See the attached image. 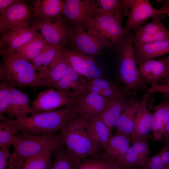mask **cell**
Masks as SVG:
<instances>
[{
    "label": "cell",
    "mask_w": 169,
    "mask_h": 169,
    "mask_svg": "<svg viewBox=\"0 0 169 169\" xmlns=\"http://www.w3.org/2000/svg\"><path fill=\"white\" fill-rule=\"evenodd\" d=\"M11 154L8 147H0V169H8V160Z\"/></svg>",
    "instance_id": "7bdbcfd3"
},
{
    "label": "cell",
    "mask_w": 169,
    "mask_h": 169,
    "mask_svg": "<svg viewBox=\"0 0 169 169\" xmlns=\"http://www.w3.org/2000/svg\"><path fill=\"white\" fill-rule=\"evenodd\" d=\"M65 0H38L33 5L32 10L36 17L55 19L61 17Z\"/></svg>",
    "instance_id": "d4e9b609"
},
{
    "label": "cell",
    "mask_w": 169,
    "mask_h": 169,
    "mask_svg": "<svg viewBox=\"0 0 169 169\" xmlns=\"http://www.w3.org/2000/svg\"><path fill=\"white\" fill-rule=\"evenodd\" d=\"M137 65L147 60L169 54V41H163L133 46Z\"/></svg>",
    "instance_id": "44dd1931"
},
{
    "label": "cell",
    "mask_w": 169,
    "mask_h": 169,
    "mask_svg": "<svg viewBox=\"0 0 169 169\" xmlns=\"http://www.w3.org/2000/svg\"><path fill=\"white\" fill-rule=\"evenodd\" d=\"M68 66L64 49L62 48L57 51L54 58L47 69L42 72H38L39 75L54 87L65 76Z\"/></svg>",
    "instance_id": "603a6c76"
},
{
    "label": "cell",
    "mask_w": 169,
    "mask_h": 169,
    "mask_svg": "<svg viewBox=\"0 0 169 169\" xmlns=\"http://www.w3.org/2000/svg\"><path fill=\"white\" fill-rule=\"evenodd\" d=\"M0 81L5 80L6 79L5 74L4 70L3 64L1 65L0 67Z\"/></svg>",
    "instance_id": "816d5d0a"
},
{
    "label": "cell",
    "mask_w": 169,
    "mask_h": 169,
    "mask_svg": "<svg viewBox=\"0 0 169 169\" xmlns=\"http://www.w3.org/2000/svg\"><path fill=\"white\" fill-rule=\"evenodd\" d=\"M54 161L50 169H74L76 163L73 156L64 146L61 145L54 151Z\"/></svg>",
    "instance_id": "4dcf8cb0"
},
{
    "label": "cell",
    "mask_w": 169,
    "mask_h": 169,
    "mask_svg": "<svg viewBox=\"0 0 169 169\" xmlns=\"http://www.w3.org/2000/svg\"><path fill=\"white\" fill-rule=\"evenodd\" d=\"M5 80L11 95L10 104L5 113L10 119L27 118L28 114L33 113L30 106L29 94L22 92Z\"/></svg>",
    "instance_id": "2e32d148"
},
{
    "label": "cell",
    "mask_w": 169,
    "mask_h": 169,
    "mask_svg": "<svg viewBox=\"0 0 169 169\" xmlns=\"http://www.w3.org/2000/svg\"><path fill=\"white\" fill-rule=\"evenodd\" d=\"M95 1L98 6L96 12L112 15L122 20L125 11L123 0H97Z\"/></svg>",
    "instance_id": "f546056e"
},
{
    "label": "cell",
    "mask_w": 169,
    "mask_h": 169,
    "mask_svg": "<svg viewBox=\"0 0 169 169\" xmlns=\"http://www.w3.org/2000/svg\"><path fill=\"white\" fill-rule=\"evenodd\" d=\"M75 169H98L97 160L81 161Z\"/></svg>",
    "instance_id": "f6af8a7d"
},
{
    "label": "cell",
    "mask_w": 169,
    "mask_h": 169,
    "mask_svg": "<svg viewBox=\"0 0 169 169\" xmlns=\"http://www.w3.org/2000/svg\"><path fill=\"white\" fill-rule=\"evenodd\" d=\"M0 147L12 145L15 134L7 117L0 116Z\"/></svg>",
    "instance_id": "836d02e7"
},
{
    "label": "cell",
    "mask_w": 169,
    "mask_h": 169,
    "mask_svg": "<svg viewBox=\"0 0 169 169\" xmlns=\"http://www.w3.org/2000/svg\"><path fill=\"white\" fill-rule=\"evenodd\" d=\"M120 169H137L136 168L133 167V166H127L123 167L120 168Z\"/></svg>",
    "instance_id": "f5cc1de1"
},
{
    "label": "cell",
    "mask_w": 169,
    "mask_h": 169,
    "mask_svg": "<svg viewBox=\"0 0 169 169\" xmlns=\"http://www.w3.org/2000/svg\"><path fill=\"white\" fill-rule=\"evenodd\" d=\"M83 76L87 80L100 78L102 72L92 56L85 55L83 67Z\"/></svg>",
    "instance_id": "d590c367"
},
{
    "label": "cell",
    "mask_w": 169,
    "mask_h": 169,
    "mask_svg": "<svg viewBox=\"0 0 169 169\" xmlns=\"http://www.w3.org/2000/svg\"><path fill=\"white\" fill-rule=\"evenodd\" d=\"M122 21L112 15L96 12L85 27L88 32L96 37L103 46L114 47L117 49L129 33L124 31Z\"/></svg>",
    "instance_id": "5b68a950"
},
{
    "label": "cell",
    "mask_w": 169,
    "mask_h": 169,
    "mask_svg": "<svg viewBox=\"0 0 169 169\" xmlns=\"http://www.w3.org/2000/svg\"><path fill=\"white\" fill-rule=\"evenodd\" d=\"M69 42L74 50L82 54L92 56L99 54L103 46L95 36L86 32L82 27H69Z\"/></svg>",
    "instance_id": "7c38bea8"
},
{
    "label": "cell",
    "mask_w": 169,
    "mask_h": 169,
    "mask_svg": "<svg viewBox=\"0 0 169 169\" xmlns=\"http://www.w3.org/2000/svg\"><path fill=\"white\" fill-rule=\"evenodd\" d=\"M89 135L97 149L104 148L111 137L112 133L106 124L97 116L86 120Z\"/></svg>",
    "instance_id": "484cf974"
},
{
    "label": "cell",
    "mask_w": 169,
    "mask_h": 169,
    "mask_svg": "<svg viewBox=\"0 0 169 169\" xmlns=\"http://www.w3.org/2000/svg\"><path fill=\"white\" fill-rule=\"evenodd\" d=\"M107 169H120L112 161L106 159L104 160Z\"/></svg>",
    "instance_id": "c3c4849f"
},
{
    "label": "cell",
    "mask_w": 169,
    "mask_h": 169,
    "mask_svg": "<svg viewBox=\"0 0 169 169\" xmlns=\"http://www.w3.org/2000/svg\"><path fill=\"white\" fill-rule=\"evenodd\" d=\"M130 10L125 27L126 33L135 31L150 18L161 13L148 0H130ZM163 14V13H162Z\"/></svg>",
    "instance_id": "4fadbf2b"
},
{
    "label": "cell",
    "mask_w": 169,
    "mask_h": 169,
    "mask_svg": "<svg viewBox=\"0 0 169 169\" xmlns=\"http://www.w3.org/2000/svg\"><path fill=\"white\" fill-rule=\"evenodd\" d=\"M32 12L28 4L22 0L3 10L0 13V35L15 28L30 26L33 19Z\"/></svg>",
    "instance_id": "ba28073f"
},
{
    "label": "cell",
    "mask_w": 169,
    "mask_h": 169,
    "mask_svg": "<svg viewBox=\"0 0 169 169\" xmlns=\"http://www.w3.org/2000/svg\"><path fill=\"white\" fill-rule=\"evenodd\" d=\"M61 145L59 134L18 132L12 144L14 150L8 160V169H22L26 161L49 151H54Z\"/></svg>",
    "instance_id": "7a4b0ae2"
},
{
    "label": "cell",
    "mask_w": 169,
    "mask_h": 169,
    "mask_svg": "<svg viewBox=\"0 0 169 169\" xmlns=\"http://www.w3.org/2000/svg\"><path fill=\"white\" fill-rule=\"evenodd\" d=\"M150 153L147 138L137 141L130 147L118 167L121 168L127 166H143Z\"/></svg>",
    "instance_id": "d6986e66"
},
{
    "label": "cell",
    "mask_w": 169,
    "mask_h": 169,
    "mask_svg": "<svg viewBox=\"0 0 169 169\" xmlns=\"http://www.w3.org/2000/svg\"><path fill=\"white\" fill-rule=\"evenodd\" d=\"M3 65L7 81L20 89L25 87H46L52 84L41 78L32 64L15 53L3 55Z\"/></svg>",
    "instance_id": "277c9868"
},
{
    "label": "cell",
    "mask_w": 169,
    "mask_h": 169,
    "mask_svg": "<svg viewBox=\"0 0 169 169\" xmlns=\"http://www.w3.org/2000/svg\"><path fill=\"white\" fill-rule=\"evenodd\" d=\"M138 68L142 79L151 86L157 85L169 77V69L165 59L146 60L140 64Z\"/></svg>",
    "instance_id": "e0dca14e"
},
{
    "label": "cell",
    "mask_w": 169,
    "mask_h": 169,
    "mask_svg": "<svg viewBox=\"0 0 169 169\" xmlns=\"http://www.w3.org/2000/svg\"><path fill=\"white\" fill-rule=\"evenodd\" d=\"M59 135L62 145L75 160L76 168L97 150L88 133L86 120L78 115L63 127Z\"/></svg>",
    "instance_id": "3957f363"
},
{
    "label": "cell",
    "mask_w": 169,
    "mask_h": 169,
    "mask_svg": "<svg viewBox=\"0 0 169 169\" xmlns=\"http://www.w3.org/2000/svg\"><path fill=\"white\" fill-rule=\"evenodd\" d=\"M159 9L161 13L166 14L169 17V1H163L162 6Z\"/></svg>",
    "instance_id": "7dc6e473"
},
{
    "label": "cell",
    "mask_w": 169,
    "mask_h": 169,
    "mask_svg": "<svg viewBox=\"0 0 169 169\" xmlns=\"http://www.w3.org/2000/svg\"><path fill=\"white\" fill-rule=\"evenodd\" d=\"M88 83L102 89L112 88L116 87L110 82L100 77L90 80H88Z\"/></svg>",
    "instance_id": "b9f144b4"
},
{
    "label": "cell",
    "mask_w": 169,
    "mask_h": 169,
    "mask_svg": "<svg viewBox=\"0 0 169 169\" xmlns=\"http://www.w3.org/2000/svg\"><path fill=\"white\" fill-rule=\"evenodd\" d=\"M75 101V98L69 96L64 92L50 88L41 91L32 102L31 108L32 113L49 111L74 104Z\"/></svg>",
    "instance_id": "30bf717a"
},
{
    "label": "cell",
    "mask_w": 169,
    "mask_h": 169,
    "mask_svg": "<svg viewBox=\"0 0 169 169\" xmlns=\"http://www.w3.org/2000/svg\"><path fill=\"white\" fill-rule=\"evenodd\" d=\"M140 104V101L128 100L115 125L116 133L131 137L134 129L136 116Z\"/></svg>",
    "instance_id": "cb8c5ba5"
},
{
    "label": "cell",
    "mask_w": 169,
    "mask_h": 169,
    "mask_svg": "<svg viewBox=\"0 0 169 169\" xmlns=\"http://www.w3.org/2000/svg\"><path fill=\"white\" fill-rule=\"evenodd\" d=\"M131 141L130 137L115 133L103 148L107 159L118 167L130 147Z\"/></svg>",
    "instance_id": "ffe728a7"
},
{
    "label": "cell",
    "mask_w": 169,
    "mask_h": 169,
    "mask_svg": "<svg viewBox=\"0 0 169 169\" xmlns=\"http://www.w3.org/2000/svg\"><path fill=\"white\" fill-rule=\"evenodd\" d=\"M155 125L153 130L154 141H161L169 120V101L164 102L155 108L153 114Z\"/></svg>",
    "instance_id": "4316f807"
},
{
    "label": "cell",
    "mask_w": 169,
    "mask_h": 169,
    "mask_svg": "<svg viewBox=\"0 0 169 169\" xmlns=\"http://www.w3.org/2000/svg\"><path fill=\"white\" fill-rule=\"evenodd\" d=\"M165 142H169V120L167 125L164 135Z\"/></svg>",
    "instance_id": "681fc988"
},
{
    "label": "cell",
    "mask_w": 169,
    "mask_h": 169,
    "mask_svg": "<svg viewBox=\"0 0 169 169\" xmlns=\"http://www.w3.org/2000/svg\"><path fill=\"white\" fill-rule=\"evenodd\" d=\"M166 167L169 169V142L165 144L161 151L158 153Z\"/></svg>",
    "instance_id": "ee69618b"
},
{
    "label": "cell",
    "mask_w": 169,
    "mask_h": 169,
    "mask_svg": "<svg viewBox=\"0 0 169 169\" xmlns=\"http://www.w3.org/2000/svg\"><path fill=\"white\" fill-rule=\"evenodd\" d=\"M78 115L74 104L47 112L32 113L27 118L18 120L7 117L15 134H54Z\"/></svg>",
    "instance_id": "6da1fadb"
},
{
    "label": "cell",
    "mask_w": 169,
    "mask_h": 169,
    "mask_svg": "<svg viewBox=\"0 0 169 169\" xmlns=\"http://www.w3.org/2000/svg\"><path fill=\"white\" fill-rule=\"evenodd\" d=\"M165 59L169 68V56Z\"/></svg>",
    "instance_id": "db71d44e"
},
{
    "label": "cell",
    "mask_w": 169,
    "mask_h": 169,
    "mask_svg": "<svg viewBox=\"0 0 169 169\" xmlns=\"http://www.w3.org/2000/svg\"><path fill=\"white\" fill-rule=\"evenodd\" d=\"M19 0H0V13L18 2Z\"/></svg>",
    "instance_id": "bcb514c9"
},
{
    "label": "cell",
    "mask_w": 169,
    "mask_h": 169,
    "mask_svg": "<svg viewBox=\"0 0 169 169\" xmlns=\"http://www.w3.org/2000/svg\"><path fill=\"white\" fill-rule=\"evenodd\" d=\"M49 151L26 161L22 169H50L53 164L52 153Z\"/></svg>",
    "instance_id": "1f68e13d"
},
{
    "label": "cell",
    "mask_w": 169,
    "mask_h": 169,
    "mask_svg": "<svg viewBox=\"0 0 169 169\" xmlns=\"http://www.w3.org/2000/svg\"><path fill=\"white\" fill-rule=\"evenodd\" d=\"M64 52L69 65L77 73L83 76V67L85 55L74 50L65 49Z\"/></svg>",
    "instance_id": "e575fe53"
},
{
    "label": "cell",
    "mask_w": 169,
    "mask_h": 169,
    "mask_svg": "<svg viewBox=\"0 0 169 169\" xmlns=\"http://www.w3.org/2000/svg\"><path fill=\"white\" fill-rule=\"evenodd\" d=\"M165 14H160L152 18V21L135 30V34H150L156 33L166 28L161 22Z\"/></svg>",
    "instance_id": "8d00e7d4"
},
{
    "label": "cell",
    "mask_w": 169,
    "mask_h": 169,
    "mask_svg": "<svg viewBox=\"0 0 169 169\" xmlns=\"http://www.w3.org/2000/svg\"><path fill=\"white\" fill-rule=\"evenodd\" d=\"M134 35L129 33L124 43L117 49L120 54V76L126 91L146 87L137 66L134 51Z\"/></svg>",
    "instance_id": "8992f818"
},
{
    "label": "cell",
    "mask_w": 169,
    "mask_h": 169,
    "mask_svg": "<svg viewBox=\"0 0 169 169\" xmlns=\"http://www.w3.org/2000/svg\"><path fill=\"white\" fill-rule=\"evenodd\" d=\"M46 42L39 32L33 38L19 48L15 53L31 62L41 51Z\"/></svg>",
    "instance_id": "83f0119b"
},
{
    "label": "cell",
    "mask_w": 169,
    "mask_h": 169,
    "mask_svg": "<svg viewBox=\"0 0 169 169\" xmlns=\"http://www.w3.org/2000/svg\"><path fill=\"white\" fill-rule=\"evenodd\" d=\"M150 94L147 92L140 101V105L136 116L134 130L131 136V141L133 143L146 138L154 127V115L149 111L147 107V101Z\"/></svg>",
    "instance_id": "5bb4252c"
},
{
    "label": "cell",
    "mask_w": 169,
    "mask_h": 169,
    "mask_svg": "<svg viewBox=\"0 0 169 169\" xmlns=\"http://www.w3.org/2000/svg\"><path fill=\"white\" fill-rule=\"evenodd\" d=\"M31 26L15 28L1 36L0 54L2 56L15 53L20 47L32 39L39 33Z\"/></svg>",
    "instance_id": "8fae6325"
},
{
    "label": "cell",
    "mask_w": 169,
    "mask_h": 169,
    "mask_svg": "<svg viewBox=\"0 0 169 169\" xmlns=\"http://www.w3.org/2000/svg\"><path fill=\"white\" fill-rule=\"evenodd\" d=\"M128 101L125 92L110 99L104 110L98 116L106 124L112 133Z\"/></svg>",
    "instance_id": "7402d4cb"
},
{
    "label": "cell",
    "mask_w": 169,
    "mask_h": 169,
    "mask_svg": "<svg viewBox=\"0 0 169 169\" xmlns=\"http://www.w3.org/2000/svg\"><path fill=\"white\" fill-rule=\"evenodd\" d=\"M110 100L86 92L75 98L74 104L78 115L87 120L98 116Z\"/></svg>",
    "instance_id": "9a60e30c"
},
{
    "label": "cell",
    "mask_w": 169,
    "mask_h": 169,
    "mask_svg": "<svg viewBox=\"0 0 169 169\" xmlns=\"http://www.w3.org/2000/svg\"><path fill=\"white\" fill-rule=\"evenodd\" d=\"M147 92L151 94L160 92L169 94V77L162 79L158 84L149 87Z\"/></svg>",
    "instance_id": "ab89813d"
},
{
    "label": "cell",
    "mask_w": 169,
    "mask_h": 169,
    "mask_svg": "<svg viewBox=\"0 0 169 169\" xmlns=\"http://www.w3.org/2000/svg\"><path fill=\"white\" fill-rule=\"evenodd\" d=\"M30 25L39 31L50 44L63 48L69 42V27L61 17L55 19L36 17L33 19Z\"/></svg>",
    "instance_id": "52a82bcc"
},
{
    "label": "cell",
    "mask_w": 169,
    "mask_h": 169,
    "mask_svg": "<svg viewBox=\"0 0 169 169\" xmlns=\"http://www.w3.org/2000/svg\"><path fill=\"white\" fill-rule=\"evenodd\" d=\"M143 166L146 169H168L158 154L148 158Z\"/></svg>",
    "instance_id": "60d3db41"
},
{
    "label": "cell",
    "mask_w": 169,
    "mask_h": 169,
    "mask_svg": "<svg viewBox=\"0 0 169 169\" xmlns=\"http://www.w3.org/2000/svg\"><path fill=\"white\" fill-rule=\"evenodd\" d=\"M11 95L5 80L0 84V116L3 115L8 108L10 101Z\"/></svg>",
    "instance_id": "f35d334b"
},
{
    "label": "cell",
    "mask_w": 169,
    "mask_h": 169,
    "mask_svg": "<svg viewBox=\"0 0 169 169\" xmlns=\"http://www.w3.org/2000/svg\"><path fill=\"white\" fill-rule=\"evenodd\" d=\"M97 7L95 0H66L62 14L72 27L84 28Z\"/></svg>",
    "instance_id": "9c48e42d"
},
{
    "label": "cell",
    "mask_w": 169,
    "mask_h": 169,
    "mask_svg": "<svg viewBox=\"0 0 169 169\" xmlns=\"http://www.w3.org/2000/svg\"><path fill=\"white\" fill-rule=\"evenodd\" d=\"M63 48L46 42L43 49L32 61L33 65L37 68L41 67V72L46 70L54 58L57 51Z\"/></svg>",
    "instance_id": "f1b7e54d"
},
{
    "label": "cell",
    "mask_w": 169,
    "mask_h": 169,
    "mask_svg": "<svg viewBox=\"0 0 169 169\" xmlns=\"http://www.w3.org/2000/svg\"><path fill=\"white\" fill-rule=\"evenodd\" d=\"M86 79L69 65L65 76L54 87L69 96L76 98L87 92Z\"/></svg>",
    "instance_id": "ac0fdd59"
},
{
    "label": "cell",
    "mask_w": 169,
    "mask_h": 169,
    "mask_svg": "<svg viewBox=\"0 0 169 169\" xmlns=\"http://www.w3.org/2000/svg\"><path fill=\"white\" fill-rule=\"evenodd\" d=\"M98 169H107L104 160H97Z\"/></svg>",
    "instance_id": "f907efd6"
},
{
    "label": "cell",
    "mask_w": 169,
    "mask_h": 169,
    "mask_svg": "<svg viewBox=\"0 0 169 169\" xmlns=\"http://www.w3.org/2000/svg\"><path fill=\"white\" fill-rule=\"evenodd\" d=\"M87 92L99 95L109 99H112L116 97L125 92L117 86L112 88L102 89L89 84L88 81Z\"/></svg>",
    "instance_id": "74e56055"
},
{
    "label": "cell",
    "mask_w": 169,
    "mask_h": 169,
    "mask_svg": "<svg viewBox=\"0 0 169 169\" xmlns=\"http://www.w3.org/2000/svg\"><path fill=\"white\" fill-rule=\"evenodd\" d=\"M163 41H169V31L166 28L153 33L142 34H134L133 46Z\"/></svg>",
    "instance_id": "d6a6232c"
}]
</instances>
